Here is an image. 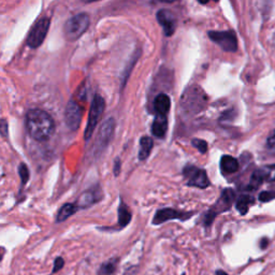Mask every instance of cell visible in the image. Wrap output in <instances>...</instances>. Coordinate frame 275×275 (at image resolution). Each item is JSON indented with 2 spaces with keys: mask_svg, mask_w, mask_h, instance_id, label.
<instances>
[{
  "mask_svg": "<svg viewBox=\"0 0 275 275\" xmlns=\"http://www.w3.org/2000/svg\"><path fill=\"white\" fill-rule=\"evenodd\" d=\"M114 130L115 121L113 118H108L107 121L102 124L99 131H98L96 142L94 144L96 153H101L105 147L110 144L113 135H114Z\"/></svg>",
  "mask_w": 275,
  "mask_h": 275,
  "instance_id": "9c48e42d",
  "label": "cell"
},
{
  "mask_svg": "<svg viewBox=\"0 0 275 275\" xmlns=\"http://www.w3.org/2000/svg\"><path fill=\"white\" fill-rule=\"evenodd\" d=\"M105 109L104 99L100 95H95L93 98V101L90 104V109L88 113V121L86 125L85 132H84V139L88 141L96 129V127L99 123L100 118L103 114V111Z\"/></svg>",
  "mask_w": 275,
  "mask_h": 275,
  "instance_id": "277c9868",
  "label": "cell"
},
{
  "mask_svg": "<svg viewBox=\"0 0 275 275\" xmlns=\"http://www.w3.org/2000/svg\"><path fill=\"white\" fill-rule=\"evenodd\" d=\"M25 124L28 135L38 142H44L50 139L55 130V123L52 116L40 109L28 111Z\"/></svg>",
  "mask_w": 275,
  "mask_h": 275,
  "instance_id": "6da1fadb",
  "label": "cell"
},
{
  "mask_svg": "<svg viewBox=\"0 0 275 275\" xmlns=\"http://www.w3.org/2000/svg\"><path fill=\"white\" fill-rule=\"evenodd\" d=\"M131 212L124 202H121L118 208V227L119 229L125 228L131 222Z\"/></svg>",
  "mask_w": 275,
  "mask_h": 275,
  "instance_id": "44dd1931",
  "label": "cell"
},
{
  "mask_svg": "<svg viewBox=\"0 0 275 275\" xmlns=\"http://www.w3.org/2000/svg\"><path fill=\"white\" fill-rule=\"evenodd\" d=\"M101 192L99 189H90L84 193L79 199L76 206L79 208H88L91 204L99 201L101 199Z\"/></svg>",
  "mask_w": 275,
  "mask_h": 275,
  "instance_id": "9a60e30c",
  "label": "cell"
},
{
  "mask_svg": "<svg viewBox=\"0 0 275 275\" xmlns=\"http://www.w3.org/2000/svg\"><path fill=\"white\" fill-rule=\"evenodd\" d=\"M63 266H65V260H63L62 257H57L54 260V266H53V271L52 273H57L60 271Z\"/></svg>",
  "mask_w": 275,
  "mask_h": 275,
  "instance_id": "83f0119b",
  "label": "cell"
},
{
  "mask_svg": "<svg viewBox=\"0 0 275 275\" xmlns=\"http://www.w3.org/2000/svg\"><path fill=\"white\" fill-rule=\"evenodd\" d=\"M121 168H122V164H121V159L116 158L115 163H114V167H113V172H114L115 176H117L121 172Z\"/></svg>",
  "mask_w": 275,
  "mask_h": 275,
  "instance_id": "f1b7e54d",
  "label": "cell"
},
{
  "mask_svg": "<svg viewBox=\"0 0 275 275\" xmlns=\"http://www.w3.org/2000/svg\"><path fill=\"white\" fill-rule=\"evenodd\" d=\"M267 151L271 155H275V129L267 139Z\"/></svg>",
  "mask_w": 275,
  "mask_h": 275,
  "instance_id": "d4e9b609",
  "label": "cell"
},
{
  "mask_svg": "<svg viewBox=\"0 0 275 275\" xmlns=\"http://www.w3.org/2000/svg\"><path fill=\"white\" fill-rule=\"evenodd\" d=\"M171 108V99L166 94H159L154 100V109L156 115L167 116Z\"/></svg>",
  "mask_w": 275,
  "mask_h": 275,
  "instance_id": "5bb4252c",
  "label": "cell"
},
{
  "mask_svg": "<svg viewBox=\"0 0 275 275\" xmlns=\"http://www.w3.org/2000/svg\"><path fill=\"white\" fill-rule=\"evenodd\" d=\"M183 175H184L188 186L198 187L202 189L208 188L210 186L209 176L203 169L188 165L183 170Z\"/></svg>",
  "mask_w": 275,
  "mask_h": 275,
  "instance_id": "ba28073f",
  "label": "cell"
},
{
  "mask_svg": "<svg viewBox=\"0 0 275 275\" xmlns=\"http://www.w3.org/2000/svg\"><path fill=\"white\" fill-rule=\"evenodd\" d=\"M259 200L262 202H269L275 198V193L273 192H263L259 194Z\"/></svg>",
  "mask_w": 275,
  "mask_h": 275,
  "instance_id": "4316f807",
  "label": "cell"
},
{
  "mask_svg": "<svg viewBox=\"0 0 275 275\" xmlns=\"http://www.w3.org/2000/svg\"><path fill=\"white\" fill-rule=\"evenodd\" d=\"M193 216V213L182 212L174 209H161L158 210L153 218V225H160L172 220H179L182 222L187 221L188 218Z\"/></svg>",
  "mask_w": 275,
  "mask_h": 275,
  "instance_id": "7c38bea8",
  "label": "cell"
},
{
  "mask_svg": "<svg viewBox=\"0 0 275 275\" xmlns=\"http://www.w3.org/2000/svg\"><path fill=\"white\" fill-rule=\"evenodd\" d=\"M1 133L4 138L8 137V124H6L5 119H2L1 121Z\"/></svg>",
  "mask_w": 275,
  "mask_h": 275,
  "instance_id": "f546056e",
  "label": "cell"
},
{
  "mask_svg": "<svg viewBox=\"0 0 275 275\" xmlns=\"http://www.w3.org/2000/svg\"><path fill=\"white\" fill-rule=\"evenodd\" d=\"M65 122L68 128L75 131L80 128L82 122V109L75 100H70L65 110Z\"/></svg>",
  "mask_w": 275,
  "mask_h": 275,
  "instance_id": "30bf717a",
  "label": "cell"
},
{
  "mask_svg": "<svg viewBox=\"0 0 275 275\" xmlns=\"http://www.w3.org/2000/svg\"><path fill=\"white\" fill-rule=\"evenodd\" d=\"M192 143H193V145L201 154H206L208 152V143H207V141L201 140V139H194L192 141Z\"/></svg>",
  "mask_w": 275,
  "mask_h": 275,
  "instance_id": "cb8c5ba5",
  "label": "cell"
},
{
  "mask_svg": "<svg viewBox=\"0 0 275 275\" xmlns=\"http://www.w3.org/2000/svg\"><path fill=\"white\" fill-rule=\"evenodd\" d=\"M79 210V207L75 203H66L60 208L58 211L57 217H56V223H62L67 221L70 216H72L76 211Z\"/></svg>",
  "mask_w": 275,
  "mask_h": 275,
  "instance_id": "d6986e66",
  "label": "cell"
},
{
  "mask_svg": "<svg viewBox=\"0 0 275 275\" xmlns=\"http://www.w3.org/2000/svg\"><path fill=\"white\" fill-rule=\"evenodd\" d=\"M209 38L225 52L234 53L238 50V39L235 31H209Z\"/></svg>",
  "mask_w": 275,
  "mask_h": 275,
  "instance_id": "52a82bcc",
  "label": "cell"
},
{
  "mask_svg": "<svg viewBox=\"0 0 275 275\" xmlns=\"http://www.w3.org/2000/svg\"><path fill=\"white\" fill-rule=\"evenodd\" d=\"M254 202L253 197L250 195H242L240 198L237 200V204L236 208L239 211V213L241 215H245L246 213L249 212L250 206Z\"/></svg>",
  "mask_w": 275,
  "mask_h": 275,
  "instance_id": "7402d4cb",
  "label": "cell"
},
{
  "mask_svg": "<svg viewBox=\"0 0 275 275\" xmlns=\"http://www.w3.org/2000/svg\"><path fill=\"white\" fill-rule=\"evenodd\" d=\"M207 95L204 94L201 87L199 86H190L183 94L180 108L183 113L187 115H195L201 112L207 104Z\"/></svg>",
  "mask_w": 275,
  "mask_h": 275,
  "instance_id": "7a4b0ae2",
  "label": "cell"
},
{
  "mask_svg": "<svg viewBox=\"0 0 275 275\" xmlns=\"http://www.w3.org/2000/svg\"><path fill=\"white\" fill-rule=\"evenodd\" d=\"M268 244H269V240L265 238V239L262 240V242H260V248H262V249H266Z\"/></svg>",
  "mask_w": 275,
  "mask_h": 275,
  "instance_id": "4dcf8cb0",
  "label": "cell"
},
{
  "mask_svg": "<svg viewBox=\"0 0 275 275\" xmlns=\"http://www.w3.org/2000/svg\"><path fill=\"white\" fill-rule=\"evenodd\" d=\"M90 19L88 14L79 13L69 18L63 26V33L68 41H75L80 39L83 33L88 29Z\"/></svg>",
  "mask_w": 275,
  "mask_h": 275,
  "instance_id": "3957f363",
  "label": "cell"
},
{
  "mask_svg": "<svg viewBox=\"0 0 275 275\" xmlns=\"http://www.w3.org/2000/svg\"><path fill=\"white\" fill-rule=\"evenodd\" d=\"M275 181V165L265 166L254 171L251 176V183L249 188L255 190L257 187L263 184L264 182H274Z\"/></svg>",
  "mask_w": 275,
  "mask_h": 275,
  "instance_id": "8fae6325",
  "label": "cell"
},
{
  "mask_svg": "<svg viewBox=\"0 0 275 275\" xmlns=\"http://www.w3.org/2000/svg\"><path fill=\"white\" fill-rule=\"evenodd\" d=\"M154 141L150 137H142L140 140V150H139V159L145 160L149 158L150 154L153 150Z\"/></svg>",
  "mask_w": 275,
  "mask_h": 275,
  "instance_id": "ac0fdd59",
  "label": "cell"
},
{
  "mask_svg": "<svg viewBox=\"0 0 275 275\" xmlns=\"http://www.w3.org/2000/svg\"><path fill=\"white\" fill-rule=\"evenodd\" d=\"M168 131V117L163 115H156L152 124V133L158 138L164 139Z\"/></svg>",
  "mask_w": 275,
  "mask_h": 275,
  "instance_id": "2e32d148",
  "label": "cell"
},
{
  "mask_svg": "<svg viewBox=\"0 0 275 275\" xmlns=\"http://www.w3.org/2000/svg\"><path fill=\"white\" fill-rule=\"evenodd\" d=\"M157 20L163 26L164 32L167 37H171L176 29V18L174 14L166 9H161L157 12Z\"/></svg>",
  "mask_w": 275,
  "mask_h": 275,
  "instance_id": "4fadbf2b",
  "label": "cell"
},
{
  "mask_svg": "<svg viewBox=\"0 0 275 275\" xmlns=\"http://www.w3.org/2000/svg\"><path fill=\"white\" fill-rule=\"evenodd\" d=\"M215 275H228V274L226 273L225 271H223V270H217V271L215 272Z\"/></svg>",
  "mask_w": 275,
  "mask_h": 275,
  "instance_id": "1f68e13d",
  "label": "cell"
},
{
  "mask_svg": "<svg viewBox=\"0 0 275 275\" xmlns=\"http://www.w3.org/2000/svg\"><path fill=\"white\" fill-rule=\"evenodd\" d=\"M50 24L51 19L48 17L40 18L38 22L32 26L29 34H28L27 45L31 48H36L43 43L47 31L50 29Z\"/></svg>",
  "mask_w": 275,
  "mask_h": 275,
  "instance_id": "8992f818",
  "label": "cell"
},
{
  "mask_svg": "<svg viewBox=\"0 0 275 275\" xmlns=\"http://www.w3.org/2000/svg\"><path fill=\"white\" fill-rule=\"evenodd\" d=\"M18 174L23 184H26L28 180H29V169L25 164H20L18 166Z\"/></svg>",
  "mask_w": 275,
  "mask_h": 275,
  "instance_id": "603a6c76",
  "label": "cell"
},
{
  "mask_svg": "<svg viewBox=\"0 0 275 275\" xmlns=\"http://www.w3.org/2000/svg\"><path fill=\"white\" fill-rule=\"evenodd\" d=\"M118 258H111L104 262L98 270V275H115L118 267Z\"/></svg>",
  "mask_w": 275,
  "mask_h": 275,
  "instance_id": "ffe728a7",
  "label": "cell"
},
{
  "mask_svg": "<svg viewBox=\"0 0 275 275\" xmlns=\"http://www.w3.org/2000/svg\"><path fill=\"white\" fill-rule=\"evenodd\" d=\"M182 275H186V274H185V273H183V274H182Z\"/></svg>",
  "mask_w": 275,
  "mask_h": 275,
  "instance_id": "d6a6232c",
  "label": "cell"
},
{
  "mask_svg": "<svg viewBox=\"0 0 275 275\" xmlns=\"http://www.w3.org/2000/svg\"><path fill=\"white\" fill-rule=\"evenodd\" d=\"M139 56H140V53H139V54H138V53H135V55H133V61H132V63H131L130 66L128 65V66L126 67V70H125L124 73H123V84H122L123 86L125 85V83H126L127 79H128V76H129L130 71H131V68H132L133 66H135V63H136L137 60L139 59Z\"/></svg>",
  "mask_w": 275,
  "mask_h": 275,
  "instance_id": "484cf974",
  "label": "cell"
},
{
  "mask_svg": "<svg viewBox=\"0 0 275 275\" xmlns=\"http://www.w3.org/2000/svg\"><path fill=\"white\" fill-rule=\"evenodd\" d=\"M235 198H236V194L234 190L230 188H226L222 193L221 198L218 199L214 208L212 210H210L209 212L206 214V216H204V220H203L204 226H206V227H210L218 213L228 211L231 208L232 203H234Z\"/></svg>",
  "mask_w": 275,
  "mask_h": 275,
  "instance_id": "5b68a950",
  "label": "cell"
},
{
  "mask_svg": "<svg viewBox=\"0 0 275 275\" xmlns=\"http://www.w3.org/2000/svg\"><path fill=\"white\" fill-rule=\"evenodd\" d=\"M220 166L221 171L225 175L236 173L239 170V161L235 157L229 156V155H224L221 158Z\"/></svg>",
  "mask_w": 275,
  "mask_h": 275,
  "instance_id": "e0dca14e",
  "label": "cell"
}]
</instances>
